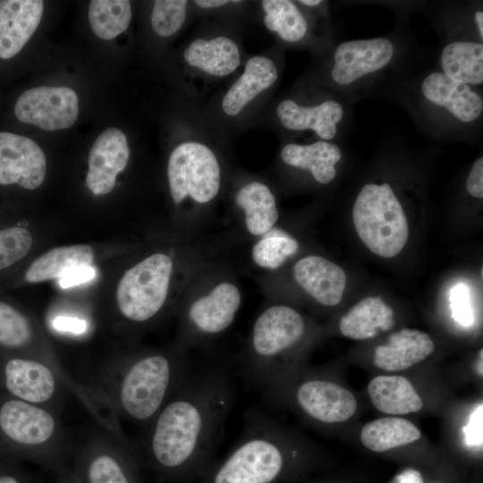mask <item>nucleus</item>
<instances>
[{"mask_svg":"<svg viewBox=\"0 0 483 483\" xmlns=\"http://www.w3.org/2000/svg\"><path fill=\"white\" fill-rule=\"evenodd\" d=\"M233 400V386L225 369L209 368L190 372L143 429L137 444L162 471L184 470L217 443Z\"/></svg>","mask_w":483,"mask_h":483,"instance_id":"1","label":"nucleus"},{"mask_svg":"<svg viewBox=\"0 0 483 483\" xmlns=\"http://www.w3.org/2000/svg\"><path fill=\"white\" fill-rule=\"evenodd\" d=\"M190 372L186 352L175 343L159 349L132 347L103 371L98 392L113 416L144 429Z\"/></svg>","mask_w":483,"mask_h":483,"instance_id":"2","label":"nucleus"},{"mask_svg":"<svg viewBox=\"0 0 483 483\" xmlns=\"http://www.w3.org/2000/svg\"><path fill=\"white\" fill-rule=\"evenodd\" d=\"M174 251L154 250L129 265L119 276L113 294V326L129 338L158 323L169 310L180 273Z\"/></svg>","mask_w":483,"mask_h":483,"instance_id":"3","label":"nucleus"},{"mask_svg":"<svg viewBox=\"0 0 483 483\" xmlns=\"http://www.w3.org/2000/svg\"><path fill=\"white\" fill-rule=\"evenodd\" d=\"M73 448L59 413L0 390V453L30 460L59 475L70 468Z\"/></svg>","mask_w":483,"mask_h":483,"instance_id":"4","label":"nucleus"},{"mask_svg":"<svg viewBox=\"0 0 483 483\" xmlns=\"http://www.w3.org/2000/svg\"><path fill=\"white\" fill-rule=\"evenodd\" d=\"M244 423L242 436L215 472L212 483H272L281 474L286 438L261 412L248 411Z\"/></svg>","mask_w":483,"mask_h":483,"instance_id":"5","label":"nucleus"},{"mask_svg":"<svg viewBox=\"0 0 483 483\" xmlns=\"http://www.w3.org/2000/svg\"><path fill=\"white\" fill-rule=\"evenodd\" d=\"M306 332L303 317L284 304L265 308L255 319L243 356L250 378L263 386L281 374L282 360L301 343Z\"/></svg>","mask_w":483,"mask_h":483,"instance_id":"6","label":"nucleus"},{"mask_svg":"<svg viewBox=\"0 0 483 483\" xmlns=\"http://www.w3.org/2000/svg\"><path fill=\"white\" fill-rule=\"evenodd\" d=\"M352 220L362 242L382 258L396 256L408 241L407 216L388 182L361 188L353 204Z\"/></svg>","mask_w":483,"mask_h":483,"instance_id":"7","label":"nucleus"},{"mask_svg":"<svg viewBox=\"0 0 483 483\" xmlns=\"http://www.w3.org/2000/svg\"><path fill=\"white\" fill-rule=\"evenodd\" d=\"M242 301L239 286L225 278L191 294L178 309V333L174 343L186 352L219 336L233 323Z\"/></svg>","mask_w":483,"mask_h":483,"instance_id":"8","label":"nucleus"},{"mask_svg":"<svg viewBox=\"0 0 483 483\" xmlns=\"http://www.w3.org/2000/svg\"><path fill=\"white\" fill-rule=\"evenodd\" d=\"M169 192L176 207L191 201L206 206L218 195L221 168L215 153L206 145L186 141L176 146L167 163Z\"/></svg>","mask_w":483,"mask_h":483,"instance_id":"9","label":"nucleus"},{"mask_svg":"<svg viewBox=\"0 0 483 483\" xmlns=\"http://www.w3.org/2000/svg\"><path fill=\"white\" fill-rule=\"evenodd\" d=\"M101 427L74 443L72 470L82 483H136V448Z\"/></svg>","mask_w":483,"mask_h":483,"instance_id":"10","label":"nucleus"},{"mask_svg":"<svg viewBox=\"0 0 483 483\" xmlns=\"http://www.w3.org/2000/svg\"><path fill=\"white\" fill-rule=\"evenodd\" d=\"M64 383L47 363L0 351V390L29 403L60 414Z\"/></svg>","mask_w":483,"mask_h":483,"instance_id":"11","label":"nucleus"},{"mask_svg":"<svg viewBox=\"0 0 483 483\" xmlns=\"http://www.w3.org/2000/svg\"><path fill=\"white\" fill-rule=\"evenodd\" d=\"M0 351L38 359L50 365L67 390L82 402L86 390L76 386L63 369L49 342L34 318L16 302L0 294Z\"/></svg>","mask_w":483,"mask_h":483,"instance_id":"12","label":"nucleus"},{"mask_svg":"<svg viewBox=\"0 0 483 483\" xmlns=\"http://www.w3.org/2000/svg\"><path fill=\"white\" fill-rule=\"evenodd\" d=\"M79 97L66 86H40L23 91L14 105L16 118L47 131L64 130L79 116Z\"/></svg>","mask_w":483,"mask_h":483,"instance_id":"13","label":"nucleus"},{"mask_svg":"<svg viewBox=\"0 0 483 483\" xmlns=\"http://www.w3.org/2000/svg\"><path fill=\"white\" fill-rule=\"evenodd\" d=\"M47 157L33 140L0 131V188L34 191L45 181Z\"/></svg>","mask_w":483,"mask_h":483,"instance_id":"14","label":"nucleus"},{"mask_svg":"<svg viewBox=\"0 0 483 483\" xmlns=\"http://www.w3.org/2000/svg\"><path fill=\"white\" fill-rule=\"evenodd\" d=\"M394 54V45L386 38L344 41L335 50L331 78L342 87L353 85L384 70Z\"/></svg>","mask_w":483,"mask_h":483,"instance_id":"15","label":"nucleus"},{"mask_svg":"<svg viewBox=\"0 0 483 483\" xmlns=\"http://www.w3.org/2000/svg\"><path fill=\"white\" fill-rule=\"evenodd\" d=\"M290 394L301 411L324 424L345 421L357 409V401L349 390L322 378L307 377L292 385Z\"/></svg>","mask_w":483,"mask_h":483,"instance_id":"16","label":"nucleus"},{"mask_svg":"<svg viewBox=\"0 0 483 483\" xmlns=\"http://www.w3.org/2000/svg\"><path fill=\"white\" fill-rule=\"evenodd\" d=\"M131 151L124 132L116 127L103 131L93 142L88 157L86 186L94 196L111 193L117 176L130 160Z\"/></svg>","mask_w":483,"mask_h":483,"instance_id":"17","label":"nucleus"},{"mask_svg":"<svg viewBox=\"0 0 483 483\" xmlns=\"http://www.w3.org/2000/svg\"><path fill=\"white\" fill-rule=\"evenodd\" d=\"M97 258L89 244H71L52 248L29 260L13 275L0 284V292L27 284L59 279L68 271L93 266Z\"/></svg>","mask_w":483,"mask_h":483,"instance_id":"18","label":"nucleus"},{"mask_svg":"<svg viewBox=\"0 0 483 483\" xmlns=\"http://www.w3.org/2000/svg\"><path fill=\"white\" fill-rule=\"evenodd\" d=\"M421 97L428 106L461 123H472L483 112V98L471 86L457 82L442 72L428 74L420 83Z\"/></svg>","mask_w":483,"mask_h":483,"instance_id":"19","label":"nucleus"},{"mask_svg":"<svg viewBox=\"0 0 483 483\" xmlns=\"http://www.w3.org/2000/svg\"><path fill=\"white\" fill-rule=\"evenodd\" d=\"M45 4L41 0H0V58L18 55L38 29Z\"/></svg>","mask_w":483,"mask_h":483,"instance_id":"20","label":"nucleus"},{"mask_svg":"<svg viewBox=\"0 0 483 483\" xmlns=\"http://www.w3.org/2000/svg\"><path fill=\"white\" fill-rule=\"evenodd\" d=\"M292 275L295 282L319 304L332 307L342 301L346 275L337 264L318 255H308L293 265Z\"/></svg>","mask_w":483,"mask_h":483,"instance_id":"21","label":"nucleus"},{"mask_svg":"<svg viewBox=\"0 0 483 483\" xmlns=\"http://www.w3.org/2000/svg\"><path fill=\"white\" fill-rule=\"evenodd\" d=\"M36 244L35 230L26 218L0 208V284L30 259Z\"/></svg>","mask_w":483,"mask_h":483,"instance_id":"22","label":"nucleus"},{"mask_svg":"<svg viewBox=\"0 0 483 483\" xmlns=\"http://www.w3.org/2000/svg\"><path fill=\"white\" fill-rule=\"evenodd\" d=\"M282 125L291 131L311 130L321 140H333L344 115L343 106L335 100H326L314 106H302L284 99L276 109Z\"/></svg>","mask_w":483,"mask_h":483,"instance_id":"23","label":"nucleus"},{"mask_svg":"<svg viewBox=\"0 0 483 483\" xmlns=\"http://www.w3.org/2000/svg\"><path fill=\"white\" fill-rule=\"evenodd\" d=\"M434 350L427 333L402 328L390 335L387 344L375 348L373 362L384 370H403L426 360Z\"/></svg>","mask_w":483,"mask_h":483,"instance_id":"24","label":"nucleus"},{"mask_svg":"<svg viewBox=\"0 0 483 483\" xmlns=\"http://www.w3.org/2000/svg\"><path fill=\"white\" fill-rule=\"evenodd\" d=\"M277 77V67L271 59L263 55L250 57L243 73L223 98L224 112L230 116L237 115L259 93L270 88Z\"/></svg>","mask_w":483,"mask_h":483,"instance_id":"25","label":"nucleus"},{"mask_svg":"<svg viewBox=\"0 0 483 483\" xmlns=\"http://www.w3.org/2000/svg\"><path fill=\"white\" fill-rule=\"evenodd\" d=\"M235 204L242 212L246 231L255 237H261L274 229L279 218L275 195L260 182L242 186L235 195Z\"/></svg>","mask_w":483,"mask_h":483,"instance_id":"26","label":"nucleus"},{"mask_svg":"<svg viewBox=\"0 0 483 483\" xmlns=\"http://www.w3.org/2000/svg\"><path fill=\"white\" fill-rule=\"evenodd\" d=\"M342 157L340 148L326 140L307 145L289 143L281 150V158L284 164L310 172L313 178L321 184H327L335 178V165Z\"/></svg>","mask_w":483,"mask_h":483,"instance_id":"27","label":"nucleus"},{"mask_svg":"<svg viewBox=\"0 0 483 483\" xmlns=\"http://www.w3.org/2000/svg\"><path fill=\"white\" fill-rule=\"evenodd\" d=\"M394 326V310L381 297H367L355 304L342 317L339 329L342 335L353 340H366Z\"/></svg>","mask_w":483,"mask_h":483,"instance_id":"28","label":"nucleus"},{"mask_svg":"<svg viewBox=\"0 0 483 483\" xmlns=\"http://www.w3.org/2000/svg\"><path fill=\"white\" fill-rule=\"evenodd\" d=\"M185 61L210 75L222 77L231 74L241 63L236 43L227 37L192 41L183 54Z\"/></svg>","mask_w":483,"mask_h":483,"instance_id":"29","label":"nucleus"},{"mask_svg":"<svg viewBox=\"0 0 483 483\" xmlns=\"http://www.w3.org/2000/svg\"><path fill=\"white\" fill-rule=\"evenodd\" d=\"M368 393L374 407L392 415L417 412L423 402L411 383L401 376H377L368 385Z\"/></svg>","mask_w":483,"mask_h":483,"instance_id":"30","label":"nucleus"},{"mask_svg":"<svg viewBox=\"0 0 483 483\" xmlns=\"http://www.w3.org/2000/svg\"><path fill=\"white\" fill-rule=\"evenodd\" d=\"M442 72L469 86L483 83V45L479 41L456 40L445 45L440 54Z\"/></svg>","mask_w":483,"mask_h":483,"instance_id":"31","label":"nucleus"},{"mask_svg":"<svg viewBox=\"0 0 483 483\" xmlns=\"http://www.w3.org/2000/svg\"><path fill=\"white\" fill-rule=\"evenodd\" d=\"M419 429L410 420L386 417L368 422L360 431V441L368 449L381 453L418 440Z\"/></svg>","mask_w":483,"mask_h":483,"instance_id":"32","label":"nucleus"},{"mask_svg":"<svg viewBox=\"0 0 483 483\" xmlns=\"http://www.w3.org/2000/svg\"><path fill=\"white\" fill-rule=\"evenodd\" d=\"M131 5L127 0H92L89 6V21L94 34L105 40L124 32L131 20Z\"/></svg>","mask_w":483,"mask_h":483,"instance_id":"33","label":"nucleus"},{"mask_svg":"<svg viewBox=\"0 0 483 483\" xmlns=\"http://www.w3.org/2000/svg\"><path fill=\"white\" fill-rule=\"evenodd\" d=\"M264 24L284 41L301 40L308 31V22L298 6L289 0H264Z\"/></svg>","mask_w":483,"mask_h":483,"instance_id":"34","label":"nucleus"},{"mask_svg":"<svg viewBox=\"0 0 483 483\" xmlns=\"http://www.w3.org/2000/svg\"><path fill=\"white\" fill-rule=\"evenodd\" d=\"M298 250L299 243L294 238L284 232L272 229L253 244L250 257L258 267L275 270Z\"/></svg>","mask_w":483,"mask_h":483,"instance_id":"35","label":"nucleus"},{"mask_svg":"<svg viewBox=\"0 0 483 483\" xmlns=\"http://www.w3.org/2000/svg\"><path fill=\"white\" fill-rule=\"evenodd\" d=\"M184 0H157L151 13L153 30L161 37L175 34L182 26L187 9Z\"/></svg>","mask_w":483,"mask_h":483,"instance_id":"36","label":"nucleus"},{"mask_svg":"<svg viewBox=\"0 0 483 483\" xmlns=\"http://www.w3.org/2000/svg\"><path fill=\"white\" fill-rule=\"evenodd\" d=\"M449 300L453 318L462 326H470L474 323V310L469 287L462 283L453 285Z\"/></svg>","mask_w":483,"mask_h":483,"instance_id":"37","label":"nucleus"},{"mask_svg":"<svg viewBox=\"0 0 483 483\" xmlns=\"http://www.w3.org/2000/svg\"><path fill=\"white\" fill-rule=\"evenodd\" d=\"M483 405L480 403L470 414L468 424L463 428L464 440L469 446L482 445Z\"/></svg>","mask_w":483,"mask_h":483,"instance_id":"38","label":"nucleus"},{"mask_svg":"<svg viewBox=\"0 0 483 483\" xmlns=\"http://www.w3.org/2000/svg\"><path fill=\"white\" fill-rule=\"evenodd\" d=\"M96 275L94 266L80 267L72 269L63 275L57 281L59 285L64 288H69L80 284L89 282Z\"/></svg>","mask_w":483,"mask_h":483,"instance_id":"39","label":"nucleus"},{"mask_svg":"<svg viewBox=\"0 0 483 483\" xmlns=\"http://www.w3.org/2000/svg\"><path fill=\"white\" fill-rule=\"evenodd\" d=\"M468 192L479 199L483 198V157H479L472 165L466 179Z\"/></svg>","mask_w":483,"mask_h":483,"instance_id":"40","label":"nucleus"},{"mask_svg":"<svg viewBox=\"0 0 483 483\" xmlns=\"http://www.w3.org/2000/svg\"><path fill=\"white\" fill-rule=\"evenodd\" d=\"M53 327L57 331L80 335L87 329V322L79 318L71 316H58L52 322Z\"/></svg>","mask_w":483,"mask_h":483,"instance_id":"41","label":"nucleus"},{"mask_svg":"<svg viewBox=\"0 0 483 483\" xmlns=\"http://www.w3.org/2000/svg\"><path fill=\"white\" fill-rule=\"evenodd\" d=\"M0 483H37L29 476L9 471L0 473Z\"/></svg>","mask_w":483,"mask_h":483,"instance_id":"42","label":"nucleus"},{"mask_svg":"<svg viewBox=\"0 0 483 483\" xmlns=\"http://www.w3.org/2000/svg\"><path fill=\"white\" fill-rule=\"evenodd\" d=\"M398 483H423L421 474L415 470H406L396 478Z\"/></svg>","mask_w":483,"mask_h":483,"instance_id":"43","label":"nucleus"},{"mask_svg":"<svg viewBox=\"0 0 483 483\" xmlns=\"http://www.w3.org/2000/svg\"><path fill=\"white\" fill-rule=\"evenodd\" d=\"M55 483H82V481L70 467L63 473L57 475Z\"/></svg>","mask_w":483,"mask_h":483,"instance_id":"44","label":"nucleus"},{"mask_svg":"<svg viewBox=\"0 0 483 483\" xmlns=\"http://www.w3.org/2000/svg\"><path fill=\"white\" fill-rule=\"evenodd\" d=\"M229 3H240V1H227V0H197L195 4L201 8H216Z\"/></svg>","mask_w":483,"mask_h":483,"instance_id":"45","label":"nucleus"},{"mask_svg":"<svg viewBox=\"0 0 483 483\" xmlns=\"http://www.w3.org/2000/svg\"><path fill=\"white\" fill-rule=\"evenodd\" d=\"M474 21L480 39L483 38V12L479 10L474 14Z\"/></svg>","mask_w":483,"mask_h":483,"instance_id":"46","label":"nucleus"},{"mask_svg":"<svg viewBox=\"0 0 483 483\" xmlns=\"http://www.w3.org/2000/svg\"><path fill=\"white\" fill-rule=\"evenodd\" d=\"M300 4L306 5V6H317L322 3L321 0H301L299 1Z\"/></svg>","mask_w":483,"mask_h":483,"instance_id":"47","label":"nucleus"},{"mask_svg":"<svg viewBox=\"0 0 483 483\" xmlns=\"http://www.w3.org/2000/svg\"><path fill=\"white\" fill-rule=\"evenodd\" d=\"M482 352H483V351L480 350V352H479V362H478V372H479V374L480 376H482V373H483V372H482V370H483V369H482V359H483V358H482V357H483V356H482Z\"/></svg>","mask_w":483,"mask_h":483,"instance_id":"48","label":"nucleus"},{"mask_svg":"<svg viewBox=\"0 0 483 483\" xmlns=\"http://www.w3.org/2000/svg\"><path fill=\"white\" fill-rule=\"evenodd\" d=\"M436 483H439V482H436Z\"/></svg>","mask_w":483,"mask_h":483,"instance_id":"49","label":"nucleus"}]
</instances>
